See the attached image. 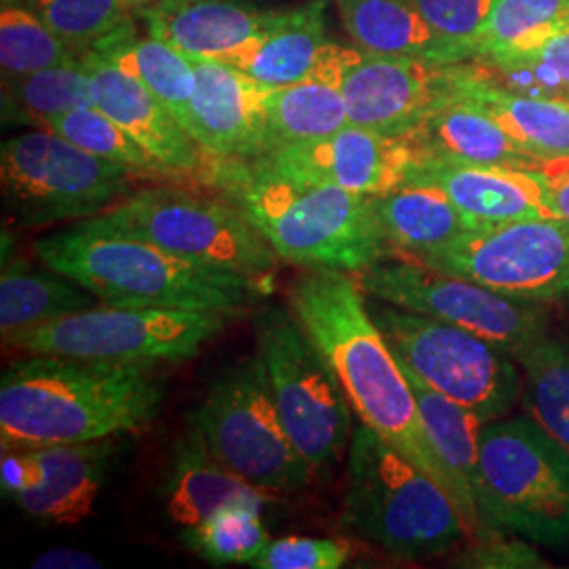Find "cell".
<instances>
[{
	"instance_id": "37",
	"label": "cell",
	"mask_w": 569,
	"mask_h": 569,
	"mask_svg": "<svg viewBox=\"0 0 569 569\" xmlns=\"http://www.w3.org/2000/svg\"><path fill=\"white\" fill-rule=\"evenodd\" d=\"M39 13L44 23L79 56L96 49L131 20L127 0H18Z\"/></svg>"
},
{
	"instance_id": "26",
	"label": "cell",
	"mask_w": 569,
	"mask_h": 569,
	"mask_svg": "<svg viewBox=\"0 0 569 569\" xmlns=\"http://www.w3.org/2000/svg\"><path fill=\"white\" fill-rule=\"evenodd\" d=\"M268 13L239 0H161L140 18L148 34L186 56L222 60L258 34Z\"/></svg>"
},
{
	"instance_id": "43",
	"label": "cell",
	"mask_w": 569,
	"mask_h": 569,
	"mask_svg": "<svg viewBox=\"0 0 569 569\" xmlns=\"http://www.w3.org/2000/svg\"><path fill=\"white\" fill-rule=\"evenodd\" d=\"M538 176L545 186V203L550 216L569 222V157L545 161Z\"/></svg>"
},
{
	"instance_id": "8",
	"label": "cell",
	"mask_w": 569,
	"mask_h": 569,
	"mask_svg": "<svg viewBox=\"0 0 569 569\" xmlns=\"http://www.w3.org/2000/svg\"><path fill=\"white\" fill-rule=\"evenodd\" d=\"M136 169L100 159L49 129L0 146L2 203L11 224L81 222L131 194Z\"/></svg>"
},
{
	"instance_id": "2",
	"label": "cell",
	"mask_w": 569,
	"mask_h": 569,
	"mask_svg": "<svg viewBox=\"0 0 569 569\" xmlns=\"http://www.w3.org/2000/svg\"><path fill=\"white\" fill-rule=\"evenodd\" d=\"M163 397L152 367L28 355L0 380L2 449L87 443L140 430Z\"/></svg>"
},
{
	"instance_id": "9",
	"label": "cell",
	"mask_w": 569,
	"mask_h": 569,
	"mask_svg": "<svg viewBox=\"0 0 569 569\" xmlns=\"http://www.w3.org/2000/svg\"><path fill=\"white\" fill-rule=\"evenodd\" d=\"M258 357L284 430L312 470L340 460L350 443V403L321 350L291 308L264 306L256 317Z\"/></svg>"
},
{
	"instance_id": "22",
	"label": "cell",
	"mask_w": 569,
	"mask_h": 569,
	"mask_svg": "<svg viewBox=\"0 0 569 569\" xmlns=\"http://www.w3.org/2000/svg\"><path fill=\"white\" fill-rule=\"evenodd\" d=\"M352 49L355 47L329 41L310 77L270 89L266 100V152L289 143L327 138L350 124L342 93V72Z\"/></svg>"
},
{
	"instance_id": "30",
	"label": "cell",
	"mask_w": 569,
	"mask_h": 569,
	"mask_svg": "<svg viewBox=\"0 0 569 569\" xmlns=\"http://www.w3.org/2000/svg\"><path fill=\"white\" fill-rule=\"evenodd\" d=\"M93 51L114 61L129 74L138 77L154 93V98L173 114V119L190 133V106L197 79L192 61L186 53L152 34L138 39L133 20L127 21L121 30L110 34Z\"/></svg>"
},
{
	"instance_id": "4",
	"label": "cell",
	"mask_w": 569,
	"mask_h": 569,
	"mask_svg": "<svg viewBox=\"0 0 569 569\" xmlns=\"http://www.w3.org/2000/svg\"><path fill=\"white\" fill-rule=\"evenodd\" d=\"M234 204L289 264L359 274L395 253L373 197L338 186L298 182L258 163L224 161Z\"/></svg>"
},
{
	"instance_id": "14",
	"label": "cell",
	"mask_w": 569,
	"mask_h": 569,
	"mask_svg": "<svg viewBox=\"0 0 569 569\" xmlns=\"http://www.w3.org/2000/svg\"><path fill=\"white\" fill-rule=\"evenodd\" d=\"M420 260L515 300H563L569 296V222L523 218L470 228Z\"/></svg>"
},
{
	"instance_id": "35",
	"label": "cell",
	"mask_w": 569,
	"mask_h": 569,
	"mask_svg": "<svg viewBox=\"0 0 569 569\" xmlns=\"http://www.w3.org/2000/svg\"><path fill=\"white\" fill-rule=\"evenodd\" d=\"M264 509L253 505H230L197 528L182 533L188 549L216 566H251L270 545V533L262 521Z\"/></svg>"
},
{
	"instance_id": "36",
	"label": "cell",
	"mask_w": 569,
	"mask_h": 569,
	"mask_svg": "<svg viewBox=\"0 0 569 569\" xmlns=\"http://www.w3.org/2000/svg\"><path fill=\"white\" fill-rule=\"evenodd\" d=\"M42 129L58 133L68 142L79 146L100 159L127 164L138 173H167L163 164L154 161L119 122L103 114L98 106L79 108L60 117H53L44 122Z\"/></svg>"
},
{
	"instance_id": "6",
	"label": "cell",
	"mask_w": 569,
	"mask_h": 569,
	"mask_svg": "<svg viewBox=\"0 0 569 569\" xmlns=\"http://www.w3.org/2000/svg\"><path fill=\"white\" fill-rule=\"evenodd\" d=\"M477 507L489 536L569 549V456L528 416L479 432Z\"/></svg>"
},
{
	"instance_id": "11",
	"label": "cell",
	"mask_w": 569,
	"mask_h": 569,
	"mask_svg": "<svg viewBox=\"0 0 569 569\" xmlns=\"http://www.w3.org/2000/svg\"><path fill=\"white\" fill-rule=\"evenodd\" d=\"M96 218L190 262L251 279L266 277L279 258L239 204L183 190L143 188Z\"/></svg>"
},
{
	"instance_id": "32",
	"label": "cell",
	"mask_w": 569,
	"mask_h": 569,
	"mask_svg": "<svg viewBox=\"0 0 569 569\" xmlns=\"http://www.w3.org/2000/svg\"><path fill=\"white\" fill-rule=\"evenodd\" d=\"M531 420L569 456V345L547 333L517 357Z\"/></svg>"
},
{
	"instance_id": "46",
	"label": "cell",
	"mask_w": 569,
	"mask_h": 569,
	"mask_svg": "<svg viewBox=\"0 0 569 569\" xmlns=\"http://www.w3.org/2000/svg\"><path fill=\"white\" fill-rule=\"evenodd\" d=\"M161 0H127V4H129V9H131V13L133 16H142L143 11H148V9H152L154 4H159Z\"/></svg>"
},
{
	"instance_id": "13",
	"label": "cell",
	"mask_w": 569,
	"mask_h": 569,
	"mask_svg": "<svg viewBox=\"0 0 569 569\" xmlns=\"http://www.w3.org/2000/svg\"><path fill=\"white\" fill-rule=\"evenodd\" d=\"M194 425L211 453L256 488L296 491L312 477L284 430L260 357L209 388Z\"/></svg>"
},
{
	"instance_id": "12",
	"label": "cell",
	"mask_w": 569,
	"mask_h": 569,
	"mask_svg": "<svg viewBox=\"0 0 569 569\" xmlns=\"http://www.w3.org/2000/svg\"><path fill=\"white\" fill-rule=\"evenodd\" d=\"M355 277L371 298L462 327L502 346L515 359L549 333V315L538 302L502 296L403 251L390 253Z\"/></svg>"
},
{
	"instance_id": "41",
	"label": "cell",
	"mask_w": 569,
	"mask_h": 569,
	"mask_svg": "<svg viewBox=\"0 0 569 569\" xmlns=\"http://www.w3.org/2000/svg\"><path fill=\"white\" fill-rule=\"evenodd\" d=\"M350 559L346 542L333 538L287 536L270 540L258 559L251 561L256 569H338Z\"/></svg>"
},
{
	"instance_id": "24",
	"label": "cell",
	"mask_w": 569,
	"mask_h": 569,
	"mask_svg": "<svg viewBox=\"0 0 569 569\" xmlns=\"http://www.w3.org/2000/svg\"><path fill=\"white\" fill-rule=\"evenodd\" d=\"M407 140L418 159L536 171L545 161L515 142L477 103L456 98L430 114Z\"/></svg>"
},
{
	"instance_id": "20",
	"label": "cell",
	"mask_w": 569,
	"mask_h": 569,
	"mask_svg": "<svg viewBox=\"0 0 569 569\" xmlns=\"http://www.w3.org/2000/svg\"><path fill=\"white\" fill-rule=\"evenodd\" d=\"M407 182L430 183L448 194L470 222L505 224L523 218H552L536 171L418 159Z\"/></svg>"
},
{
	"instance_id": "10",
	"label": "cell",
	"mask_w": 569,
	"mask_h": 569,
	"mask_svg": "<svg viewBox=\"0 0 569 569\" xmlns=\"http://www.w3.org/2000/svg\"><path fill=\"white\" fill-rule=\"evenodd\" d=\"M367 306L403 366L486 422L509 413L523 395L521 366L502 346L397 306Z\"/></svg>"
},
{
	"instance_id": "15",
	"label": "cell",
	"mask_w": 569,
	"mask_h": 569,
	"mask_svg": "<svg viewBox=\"0 0 569 569\" xmlns=\"http://www.w3.org/2000/svg\"><path fill=\"white\" fill-rule=\"evenodd\" d=\"M460 63L369 56L352 49L342 72L348 121L378 133L407 138L430 114L458 98Z\"/></svg>"
},
{
	"instance_id": "18",
	"label": "cell",
	"mask_w": 569,
	"mask_h": 569,
	"mask_svg": "<svg viewBox=\"0 0 569 569\" xmlns=\"http://www.w3.org/2000/svg\"><path fill=\"white\" fill-rule=\"evenodd\" d=\"M190 58V56H188ZM194 68L192 140L220 161H256L268 148L266 100L270 89L239 68L211 58H190Z\"/></svg>"
},
{
	"instance_id": "28",
	"label": "cell",
	"mask_w": 569,
	"mask_h": 569,
	"mask_svg": "<svg viewBox=\"0 0 569 569\" xmlns=\"http://www.w3.org/2000/svg\"><path fill=\"white\" fill-rule=\"evenodd\" d=\"M458 98L486 110L515 142L540 161L569 157V102L510 93L479 79L465 61Z\"/></svg>"
},
{
	"instance_id": "42",
	"label": "cell",
	"mask_w": 569,
	"mask_h": 569,
	"mask_svg": "<svg viewBox=\"0 0 569 569\" xmlns=\"http://www.w3.org/2000/svg\"><path fill=\"white\" fill-rule=\"evenodd\" d=\"M472 545L475 547L468 549L456 566L483 569L549 568L536 547H531L533 542L523 538L505 540L502 533H496Z\"/></svg>"
},
{
	"instance_id": "44",
	"label": "cell",
	"mask_w": 569,
	"mask_h": 569,
	"mask_svg": "<svg viewBox=\"0 0 569 569\" xmlns=\"http://www.w3.org/2000/svg\"><path fill=\"white\" fill-rule=\"evenodd\" d=\"M30 568L34 569H100L102 561L77 549H51L39 555Z\"/></svg>"
},
{
	"instance_id": "16",
	"label": "cell",
	"mask_w": 569,
	"mask_h": 569,
	"mask_svg": "<svg viewBox=\"0 0 569 569\" xmlns=\"http://www.w3.org/2000/svg\"><path fill=\"white\" fill-rule=\"evenodd\" d=\"M112 453L110 439L2 449V493L41 523L79 526L96 509Z\"/></svg>"
},
{
	"instance_id": "3",
	"label": "cell",
	"mask_w": 569,
	"mask_h": 569,
	"mask_svg": "<svg viewBox=\"0 0 569 569\" xmlns=\"http://www.w3.org/2000/svg\"><path fill=\"white\" fill-rule=\"evenodd\" d=\"M42 264L77 281L102 305L237 312L258 293V279L190 262L159 244L103 226L74 222L34 243Z\"/></svg>"
},
{
	"instance_id": "29",
	"label": "cell",
	"mask_w": 569,
	"mask_h": 569,
	"mask_svg": "<svg viewBox=\"0 0 569 569\" xmlns=\"http://www.w3.org/2000/svg\"><path fill=\"white\" fill-rule=\"evenodd\" d=\"M382 232L395 251L422 258L456 241L470 228H479L451 203L437 186L401 183L382 197H373Z\"/></svg>"
},
{
	"instance_id": "5",
	"label": "cell",
	"mask_w": 569,
	"mask_h": 569,
	"mask_svg": "<svg viewBox=\"0 0 569 569\" xmlns=\"http://www.w3.org/2000/svg\"><path fill=\"white\" fill-rule=\"evenodd\" d=\"M345 523L403 561L443 555L468 536L448 489L366 425L348 443Z\"/></svg>"
},
{
	"instance_id": "31",
	"label": "cell",
	"mask_w": 569,
	"mask_h": 569,
	"mask_svg": "<svg viewBox=\"0 0 569 569\" xmlns=\"http://www.w3.org/2000/svg\"><path fill=\"white\" fill-rule=\"evenodd\" d=\"M100 306V298L82 284L44 266L18 260L2 262L0 277V331L2 336L44 326L61 317Z\"/></svg>"
},
{
	"instance_id": "40",
	"label": "cell",
	"mask_w": 569,
	"mask_h": 569,
	"mask_svg": "<svg viewBox=\"0 0 569 569\" xmlns=\"http://www.w3.org/2000/svg\"><path fill=\"white\" fill-rule=\"evenodd\" d=\"M428 23L448 42L453 61L477 56L479 34L488 21L493 0H416Z\"/></svg>"
},
{
	"instance_id": "1",
	"label": "cell",
	"mask_w": 569,
	"mask_h": 569,
	"mask_svg": "<svg viewBox=\"0 0 569 569\" xmlns=\"http://www.w3.org/2000/svg\"><path fill=\"white\" fill-rule=\"evenodd\" d=\"M363 293L350 272L308 270L291 284L289 308L333 369L361 422L449 491L406 369L373 321Z\"/></svg>"
},
{
	"instance_id": "17",
	"label": "cell",
	"mask_w": 569,
	"mask_h": 569,
	"mask_svg": "<svg viewBox=\"0 0 569 569\" xmlns=\"http://www.w3.org/2000/svg\"><path fill=\"white\" fill-rule=\"evenodd\" d=\"M416 161V148L407 138L346 124L327 138L274 148L253 163L289 180L382 197L407 182Z\"/></svg>"
},
{
	"instance_id": "23",
	"label": "cell",
	"mask_w": 569,
	"mask_h": 569,
	"mask_svg": "<svg viewBox=\"0 0 569 569\" xmlns=\"http://www.w3.org/2000/svg\"><path fill=\"white\" fill-rule=\"evenodd\" d=\"M403 369L418 399L428 439L446 470L449 491L462 512L468 538H472L475 542L486 540L489 538L488 529L483 526L477 507L479 432L486 420L467 407L458 406L439 390L428 387L427 382L418 378L409 367L403 366Z\"/></svg>"
},
{
	"instance_id": "34",
	"label": "cell",
	"mask_w": 569,
	"mask_h": 569,
	"mask_svg": "<svg viewBox=\"0 0 569 569\" xmlns=\"http://www.w3.org/2000/svg\"><path fill=\"white\" fill-rule=\"evenodd\" d=\"M4 91H9L11 102L23 110L30 121L41 127L53 117L98 103L96 79L82 56L21 79L4 81Z\"/></svg>"
},
{
	"instance_id": "45",
	"label": "cell",
	"mask_w": 569,
	"mask_h": 569,
	"mask_svg": "<svg viewBox=\"0 0 569 569\" xmlns=\"http://www.w3.org/2000/svg\"><path fill=\"white\" fill-rule=\"evenodd\" d=\"M510 53H519V51H510ZM521 53H531V56L547 61L569 82V30L552 37L542 47H538L533 51H521Z\"/></svg>"
},
{
	"instance_id": "25",
	"label": "cell",
	"mask_w": 569,
	"mask_h": 569,
	"mask_svg": "<svg viewBox=\"0 0 569 569\" xmlns=\"http://www.w3.org/2000/svg\"><path fill=\"white\" fill-rule=\"evenodd\" d=\"M161 493L167 517L183 531L201 526L230 505L266 507L262 489L226 468L211 453L197 425L178 443Z\"/></svg>"
},
{
	"instance_id": "21",
	"label": "cell",
	"mask_w": 569,
	"mask_h": 569,
	"mask_svg": "<svg viewBox=\"0 0 569 569\" xmlns=\"http://www.w3.org/2000/svg\"><path fill=\"white\" fill-rule=\"evenodd\" d=\"M327 0H310L291 9H270L253 39L222 60L266 89L305 81L327 47Z\"/></svg>"
},
{
	"instance_id": "7",
	"label": "cell",
	"mask_w": 569,
	"mask_h": 569,
	"mask_svg": "<svg viewBox=\"0 0 569 569\" xmlns=\"http://www.w3.org/2000/svg\"><path fill=\"white\" fill-rule=\"evenodd\" d=\"M230 317L213 310L103 305L2 336V342L26 355L154 367L194 359Z\"/></svg>"
},
{
	"instance_id": "19",
	"label": "cell",
	"mask_w": 569,
	"mask_h": 569,
	"mask_svg": "<svg viewBox=\"0 0 569 569\" xmlns=\"http://www.w3.org/2000/svg\"><path fill=\"white\" fill-rule=\"evenodd\" d=\"M98 87V108L142 146L167 173H197L203 164L201 146L154 98L138 77L98 51L82 53Z\"/></svg>"
},
{
	"instance_id": "33",
	"label": "cell",
	"mask_w": 569,
	"mask_h": 569,
	"mask_svg": "<svg viewBox=\"0 0 569 569\" xmlns=\"http://www.w3.org/2000/svg\"><path fill=\"white\" fill-rule=\"evenodd\" d=\"M81 58L44 23L39 13L18 0H4L0 11L2 81L21 79Z\"/></svg>"
},
{
	"instance_id": "38",
	"label": "cell",
	"mask_w": 569,
	"mask_h": 569,
	"mask_svg": "<svg viewBox=\"0 0 569 569\" xmlns=\"http://www.w3.org/2000/svg\"><path fill=\"white\" fill-rule=\"evenodd\" d=\"M468 63L470 70L505 91L542 98V100H563L569 102V82L547 61L531 53H491L475 58Z\"/></svg>"
},
{
	"instance_id": "39",
	"label": "cell",
	"mask_w": 569,
	"mask_h": 569,
	"mask_svg": "<svg viewBox=\"0 0 569 569\" xmlns=\"http://www.w3.org/2000/svg\"><path fill=\"white\" fill-rule=\"evenodd\" d=\"M568 13L569 0H493L475 58L502 51L531 30L559 21Z\"/></svg>"
},
{
	"instance_id": "27",
	"label": "cell",
	"mask_w": 569,
	"mask_h": 569,
	"mask_svg": "<svg viewBox=\"0 0 569 569\" xmlns=\"http://www.w3.org/2000/svg\"><path fill=\"white\" fill-rule=\"evenodd\" d=\"M336 7L350 41L363 53L456 63L416 0H336Z\"/></svg>"
}]
</instances>
